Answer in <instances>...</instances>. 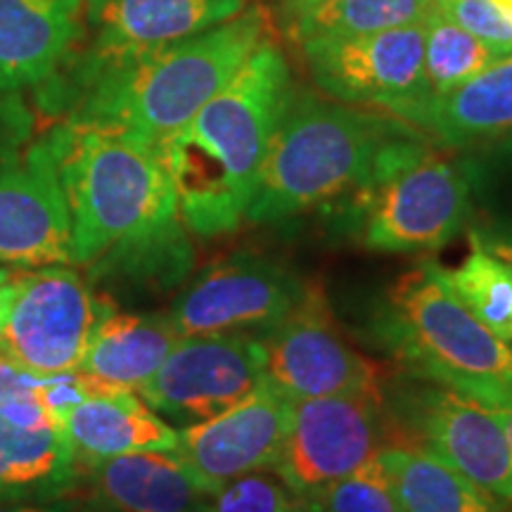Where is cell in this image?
Instances as JSON below:
<instances>
[{"instance_id":"1","label":"cell","mask_w":512,"mask_h":512,"mask_svg":"<svg viewBox=\"0 0 512 512\" xmlns=\"http://www.w3.org/2000/svg\"><path fill=\"white\" fill-rule=\"evenodd\" d=\"M48 138L72 223V266L91 278L178 283L192 254L159 147L72 119Z\"/></svg>"},{"instance_id":"2","label":"cell","mask_w":512,"mask_h":512,"mask_svg":"<svg viewBox=\"0 0 512 512\" xmlns=\"http://www.w3.org/2000/svg\"><path fill=\"white\" fill-rule=\"evenodd\" d=\"M292 95L290 64L266 41L223 91L159 145L185 230L216 238L245 221Z\"/></svg>"},{"instance_id":"3","label":"cell","mask_w":512,"mask_h":512,"mask_svg":"<svg viewBox=\"0 0 512 512\" xmlns=\"http://www.w3.org/2000/svg\"><path fill=\"white\" fill-rule=\"evenodd\" d=\"M268 31L266 10L252 5L183 41L110 60L88 57L69 119L119 128L159 147L226 88Z\"/></svg>"},{"instance_id":"4","label":"cell","mask_w":512,"mask_h":512,"mask_svg":"<svg viewBox=\"0 0 512 512\" xmlns=\"http://www.w3.org/2000/svg\"><path fill=\"white\" fill-rule=\"evenodd\" d=\"M408 124L316 95H292L261 169L247 221H287L351 197L366 183L380 150Z\"/></svg>"},{"instance_id":"5","label":"cell","mask_w":512,"mask_h":512,"mask_svg":"<svg viewBox=\"0 0 512 512\" xmlns=\"http://www.w3.org/2000/svg\"><path fill=\"white\" fill-rule=\"evenodd\" d=\"M415 128L382 147L366 183L351 200L358 238L384 254L434 252L470 216V176L420 140Z\"/></svg>"},{"instance_id":"6","label":"cell","mask_w":512,"mask_h":512,"mask_svg":"<svg viewBox=\"0 0 512 512\" xmlns=\"http://www.w3.org/2000/svg\"><path fill=\"white\" fill-rule=\"evenodd\" d=\"M377 330L406 368L427 380L448 384L512 373L510 344L460 304L434 261L415 266L389 287Z\"/></svg>"},{"instance_id":"7","label":"cell","mask_w":512,"mask_h":512,"mask_svg":"<svg viewBox=\"0 0 512 512\" xmlns=\"http://www.w3.org/2000/svg\"><path fill=\"white\" fill-rule=\"evenodd\" d=\"M387 408L399 437L444 460L498 505H512V448L482 403L411 375L392 384Z\"/></svg>"},{"instance_id":"8","label":"cell","mask_w":512,"mask_h":512,"mask_svg":"<svg viewBox=\"0 0 512 512\" xmlns=\"http://www.w3.org/2000/svg\"><path fill=\"white\" fill-rule=\"evenodd\" d=\"M112 309L69 264L10 273L0 351L34 375L72 373L81 366L93 330Z\"/></svg>"},{"instance_id":"9","label":"cell","mask_w":512,"mask_h":512,"mask_svg":"<svg viewBox=\"0 0 512 512\" xmlns=\"http://www.w3.org/2000/svg\"><path fill=\"white\" fill-rule=\"evenodd\" d=\"M259 339L264 382L287 399L344 394L384 399L380 368L347 342L320 287L306 285L297 306Z\"/></svg>"},{"instance_id":"10","label":"cell","mask_w":512,"mask_h":512,"mask_svg":"<svg viewBox=\"0 0 512 512\" xmlns=\"http://www.w3.org/2000/svg\"><path fill=\"white\" fill-rule=\"evenodd\" d=\"M387 439L384 399L344 394L292 401L273 472L297 496L316 494L368 465Z\"/></svg>"},{"instance_id":"11","label":"cell","mask_w":512,"mask_h":512,"mask_svg":"<svg viewBox=\"0 0 512 512\" xmlns=\"http://www.w3.org/2000/svg\"><path fill=\"white\" fill-rule=\"evenodd\" d=\"M302 46L316 86L344 105L375 107L401 119L430 95L425 81V24L304 41Z\"/></svg>"},{"instance_id":"12","label":"cell","mask_w":512,"mask_h":512,"mask_svg":"<svg viewBox=\"0 0 512 512\" xmlns=\"http://www.w3.org/2000/svg\"><path fill=\"white\" fill-rule=\"evenodd\" d=\"M264 382L261 339L245 332L181 337L138 394L164 420L192 425L235 406Z\"/></svg>"},{"instance_id":"13","label":"cell","mask_w":512,"mask_h":512,"mask_svg":"<svg viewBox=\"0 0 512 512\" xmlns=\"http://www.w3.org/2000/svg\"><path fill=\"white\" fill-rule=\"evenodd\" d=\"M72 266V223L50 138L0 145V266Z\"/></svg>"},{"instance_id":"14","label":"cell","mask_w":512,"mask_h":512,"mask_svg":"<svg viewBox=\"0 0 512 512\" xmlns=\"http://www.w3.org/2000/svg\"><path fill=\"white\" fill-rule=\"evenodd\" d=\"M304 287L264 256L235 254L197 275L171 306L169 318L181 337L219 332L261 337L297 306Z\"/></svg>"},{"instance_id":"15","label":"cell","mask_w":512,"mask_h":512,"mask_svg":"<svg viewBox=\"0 0 512 512\" xmlns=\"http://www.w3.org/2000/svg\"><path fill=\"white\" fill-rule=\"evenodd\" d=\"M292 418V399L268 382L214 418L178 430L176 458L209 491L249 472L273 470Z\"/></svg>"},{"instance_id":"16","label":"cell","mask_w":512,"mask_h":512,"mask_svg":"<svg viewBox=\"0 0 512 512\" xmlns=\"http://www.w3.org/2000/svg\"><path fill=\"white\" fill-rule=\"evenodd\" d=\"M79 477L67 432L43 403L0 411V501H60Z\"/></svg>"},{"instance_id":"17","label":"cell","mask_w":512,"mask_h":512,"mask_svg":"<svg viewBox=\"0 0 512 512\" xmlns=\"http://www.w3.org/2000/svg\"><path fill=\"white\" fill-rule=\"evenodd\" d=\"M86 512H207L214 491L174 451H138L81 465Z\"/></svg>"},{"instance_id":"18","label":"cell","mask_w":512,"mask_h":512,"mask_svg":"<svg viewBox=\"0 0 512 512\" xmlns=\"http://www.w3.org/2000/svg\"><path fill=\"white\" fill-rule=\"evenodd\" d=\"M247 0H86L91 60L143 53L238 17Z\"/></svg>"},{"instance_id":"19","label":"cell","mask_w":512,"mask_h":512,"mask_svg":"<svg viewBox=\"0 0 512 512\" xmlns=\"http://www.w3.org/2000/svg\"><path fill=\"white\" fill-rule=\"evenodd\" d=\"M86 0H0V93L53 79L81 36Z\"/></svg>"},{"instance_id":"20","label":"cell","mask_w":512,"mask_h":512,"mask_svg":"<svg viewBox=\"0 0 512 512\" xmlns=\"http://www.w3.org/2000/svg\"><path fill=\"white\" fill-rule=\"evenodd\" d=\"M446 147H470L512 136V55L460 83L430 95L399 119Z\"/></svg>"},{"instance_id":"21","label":"cell","mask_w":512,"mask_h":512,"mask_svg":"<svg viewBox=\"0 0 512 512\" xmlns=\"http://www.w3.org/2000/svg\"><path fill=\"white\" fill-rule=\"evenodd\" d=\"M79 465L138 451H174L178 430L131 389L91 396L60 418Z\"/></svg>"},{"instance_id":"22","label":"cell","mask_w":512,"mask_h":512,"mask_svg":"<svg viewBox=\"0 0 512 512\" xmlns=\"http://www.w3.org/2000/svg\"><path fill=\"white\" fill-rule=\"evenodd\" d=\"M181 332L169 313L110 311L100 320L81 358V373L138 392L162 368Z\"/></svg>"},{"instance_id":"23","label":"cell","mask_w":512,"mask_h":512,"mask_svg":"<svg viewBox=\"0 0 512 512\" xmlns=\"http://www.w3.org/2000/svg\"><path fill=\"white\" fill-rule=\"evenodd\" d=\"M380 463L401 512H491L501 508L444 460L399 437L389 422V439Z\"/></svg>"},{"instance_id":"24","label":"cell","mask_w":512,"mask_h":512,"mask_svg":"<svg viewBox=\"0 0 512 512\" xmlns=\"http://www.w3.org/2000/svg\"><path fill=\"white\" fill-rule=\"evenodd\" d=\"M437 0H328L294 19L299 41L366 36L422 24Z\"/></svg>"},{"instance_id":"25","label":"cell","mask_w":512,"mask_h":512,"mask_svg":"<svg viewBox=\"0 0 512 512\" xmlns=\"http://www.w3.org/2000/svg\"><path fill=\"white\" fill-rule=\"evenodd\" d=\"M448 290L486 330L512 344V271L470 238V254L456 268L439 266Z\"/></svg>"},{"instance_id":"26","label":"cell","mask_w":512,"mask_h":512,"mask_svg":"<svg viewBox=\"0 0 512 512\" xmlns=\"http://www.w3.org/2000/svg\"><path fill=\"white\" fill-rule=\"evenodd\" d=\"M425 81L430 95H444L501 60L486 43L453 22L439 3L425 17ZM427 95V98H430Z\"/></svg>"},{"instance_id":"27","label":"cell","mask_w":512,"mask_h":512,"mask_svg":"<svg viewBox=\"0 0 512 512\" xmlns=\"http://www.w3.org/2000/svg\"><path fill=\"white\" fill-rule=\"evenodd\" d=\"M294 512H401L384 475L380 456L316 494L299 496Z\"/></svg>"},{"instance_id":"28","label":"cell","mask_w":512,"mask_h":512,"mask_svg":"<svg viewBox=\"0 0 512 512\" xmlns=\"http://www.w3.org/2000/svg\"><path fill=\"white\" fill-rule=\"evenodd\" d=\"M299 496L271 470L230 479L209 498L207 512H294Z\"/></svg>"},{"instance_id":"29","label":"cell","mask_w":512,"mask_h":512,"mask_svg":"<svg viewBox=\"0 0 512 512\" xmlns=\"http://www.w3.org/2000/svg\"><path fill=\"white\" fill-rule=\"evenodd\" d=\"M439 8L501 57L512 55V12L496 0H437Z\"/></svg>"},{"instance_id":"30","label":"cell","mask_w":512,"mask_h":512,"mask_svg":"<svg viewBox=\"0 0 512 512\" xmlns=\"http://www.w3.org/2000/svg\"><path fill=\"white\" fill-rule=\"evenodd\" d=\"M456 392L470 396L489 411L501 425V430L512 448V373L482 375V377H460L448 382Z\"/></svg>"},{"instance_id":"31","label":"cell","mask_w":512,"mask_h":512,"mask_svg":"<svg viewBox=\"0 0 512 512\" xmlns=\"http://www.w3.org/2000/svg\"><path fill=\"white\" fill-rule=\"evenodd\" d=\"M48 377L24 370L17 361L0 351V411L24 403H43V387Z\"/></svg>"},{"instance_id":"32","label":"cell","mask_w":512,"mask_h":512,"mask_svg":"<svg viewBox=\"0 0 512 512\" xmlns=\"http://www.w3.org/2000/svg\"><path fill=\"white\" fill-rule=\"evenodd\" d=\"M470 238L482 245L486 252L501 259L512 271V223H494V226L475 228Z\"/></svg>"},{"instance_id":"33","label":"cell","mask_w":512,"mask_h":512,"mask_svg":"<svg viewBox=\"0 0 512 512\" xmlns=\"http://www.w3.org/2000/svg\"><path fill=\"white\" fill-rule=\"evenodd\" d=\"M0 512H69L60 501H0Z\"/></svg>"},{"instance_id":"34","label":"cell","mask_w":512,"mask_h":512,"mask_svg":"<svg viewBox=\"0 0 512 512\" xmlns=\"http://www.w3.org/2000/svg\"><path fill=\"white\" fill-rule=\"evenodd\" d=\"M283 3H285L287 12H290V15H292V19H297V17L306 15V12L316 10L318 5L328 3V0H283Z\"/></svg>"},{"instance_id":"35","label":"cell","mask_w":512,"mask_h":512,"mask_svg":"<svg viewBox=\"0 0 512 512\" xmlns=\"http://www.w3.org/2000/svg\"><path fill=\"white\" fill-rule=\"evenodd\" d=\"M8 302H10V273L0 278V323H3L5 311H8Z\"/></svg>"},{"instance_id":"36","label":"cell","mask_w":512,"mask_h":512,"mask_svg":"<svg viewBox=\"0 0 512 512\" xmlns=\"http://www.w3.org/2000/svg\"><path fill=\"white\" fill-rule=\"evenodd\" d=\"M496 3L503 5V8L508 10V12H512V0H496Z\"/></svg>"},{"instance_id":"37","label":"cell","mask_w":512,"mask_h":512,"mask_svg":"<svg viewBox=\"0 0 512 512\" xmlns=\"http://www.w3.org/2000/svg\"><path fill=\"white\" fill-rule=\"evenodd\" d=\"M491 512H512V505H501V508L491 510Z\"/></svg>"},{"instance_id":"38","label":"cell","mask_w":512,"mask_h":512,"mask_svg":"<svg viewBox=\"0 0 512 512\" xmlns=\"http://www.w3.org/2000/svg\"><path fill=\"white\" fill-rule=\"evenodd\" d=\"M10 271H3V268H0V278H3V275H8Z\"/></svg>"}]
</instances>
